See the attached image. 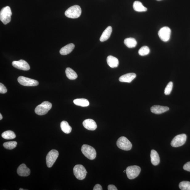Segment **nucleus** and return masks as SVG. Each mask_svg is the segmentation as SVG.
<instances>
[{"label": "nucleus", "mask_w": 190, "mask_h": 190, "mask_svg": "<svg viewBox=\"0 0 190 190\" xmlns=\"http://www.w3.org/2000/svg\"><path fill=\"white\" fill-rule=\"evenodd\" d=\"M12 14L10 7L9 6L4 7L0 12V20L4 24H7L10 22Z\"/></svg>", "instance_id": "f03ea898"}, {"label": "nucleus", "mask_w": 190, "mask_h": 190, "mask_svg": "<svg viewBox=\"0 0 190 190\" xmlns=\"http://www.w3.org/2000/svg\"><path fill=\"white\" fill-rule=\"evenodd\" d=\"M151 161L154 166L158 165L159 163L160 158L157 152L154 150H151Z\"/></svg>", "instance_id": "aec40b11"}, {"label": "nucleus", "mask_w": 190, "mask_h": 190, "mask_svg": "<svg viewBox=\"0 0 190 190\" xmlns=\"http://www.w3.org/2000/svg\"><path fill=\"white\" fill-rule=\"evenodd\" d=\"M18 81L20 84L25 86H35L39 84V82L36 80L23 76L19 77Z\"/></svg>", "instance_id": "9d476101"}, {"label": "nucleus", "mask_w": 190, "mask_h": 190, "mask_svg": "<svg viewBox=\"0 0 190 190\" xmlns=\"http://www.w3.org/2000/svg\"><path fill=\"white\" fill-rule=\"evenodd\" d=\"M17 172L20 176L26 177L29 176L31 173V171L26 164H22L17 169Z\"/></svg>", "instance_id": "ddd939ff"}, {"label": "nucleus", "mask_w": 190, "mask_h": 190, "mask_svg": "<svg viewBox=\"0 0 190 190\" xmlns=\"http://www.w3.org/2000/svg\"><path fill=\"white\" fill-rule=\"evenodd\" d=\"M171 31L168 27H164L160 29L158 32L159 38L164 42L168 41L171 37Z\"/></svg>", "instance_id": "9b49d317"}, {"label": "nucleus", "mask_w": 190, "mask_h": 190, "mask_svg": "<svg viewBox=\"0 0 190 190\" xmlns=\"http://www.w3.org/2000/svg\"><path fill=\"white\" fill-rule=\"evenodd\" d=\"M125 45L129 48H133L135 47L137 44V42L134 38L130 37L125 39L124 41Z\"/></svg>", "instance_id": "4be33fe9"}, {"label": "nucleus", "mask_w": 190, "mask_h": 190, "mask_svg": "<svg viewBox=\"0 0 190 190\" xmlns=\"http://www.w3.org/2000/svg\"><path fill=\"white\" fill-rule=\"evenodd\" d=\"M66 76L70 80H75L77 77V75L73 70L70 68H67L66 70Z\"/></svg>", "instance_id": "393cba45"}, {"label": "nucleus", "mask_w": 190, "mask_h": 190, "mask_svg": "<svg viewBox=\"0 0 190 190\" xmlns=\"http://www.w3.org/2000/svg\"><path fill=\"white\" fill-rule=\"evenodd\" d=\"M83 125L85 128L89 130L93 131L97 128L96 122L92 119H87L85 120L83 122Z\"/></svg>", "instance_id": "4468645a"}, {"label": "nucleus", "mask_w": 190, "mask_h": 190, "mask_svg": "<svg viewBox=\"0 0 190 190\" xmlns=\"http://www.w3.org/2000/svg\"><path fill=\"white\" fill-rule=\"evenodd\" d=\"M112 31V28L111 26H109L102 33L101 37H100V40L101 42H104L106 41L110 36Z\"/></svg>", "instance_id": "f3484780"}, {"label": "nucleus", "mask_w": 190, "mask_h": 190, "mask_svg": "<svg viewBox=\"0 0 190 190\" xmlns=\"http://www.w3.org/2000/svg\"><path fill=\"white\" fill-rule=\"evenodd\" d=\"M73 172L76 178L81 180L85 178L87 174L86 169L81 164L76 165L74 167Z\"/></svg>", "instance_id": "0eeeda50"}, {"label": "nucleus", "mask_w": 190, "mask_h": 190, "mask_svg": "<svg viewBox=\"0 0 190 190\" xmlns=\"http://www.w3.org/2000/svg\"><path fill=\"white\" fill-rule=\"evenodd\" d=\"M136 77V74L134 73H129L122 75L119 78V81L121 82L130 83Z\"/></svg>", "instance_id": "dca6fc26"}, {"label": "nucleus", "mask_w": 190, "mask_h": 190, "mask_svg": "<svg viewBox=\"0 0 190 190\" xmlns=\"http://www.w3.org/2000/svg\"><path fill=\"white\" fill-rule=\"evenodd\" d=\"M74 103L76 105L81 107H87L89 105V101L86 99L81 98L75 99Z\"/></svg>", "instance_id": "b1692460"}, {"label": "nucleus", "mask_w": 190, "mask_h": 190, "mask_svg": "<svg viewBox=\"0 0 190 190\" xmlns=\"http://www.w3.org/2000/svg\"><path fill=\"white\" fill-rule=\"evenodd\" d=\"M141 171V167L137 166H130L127 167L126 172L127 177L134 179L139 176Z\"/></svg>", "instance_id": "423d86ee"}, {"label": "nucleus", "mask_w": 190, "mask_h": 190, "mask_svg": "<svg viewBox=\"0 0 190 190\" xmlns=\"http://www.w3.org/2000/svg\"><path fill=\"white\" fill-rule=\"evenodd\" d=\"M187 139L186 134H182L177 135L175 137L171 142L172 147H178L183 146L185 143Z\"/></svg>", "instance_id": "1a4fd4ad"}, {"label": "nucleus", "mask_w": 190, "mask_h": 190, "mask_svg": "<svg viewBox=\"0 0 190 190\" xmlns=\"http://www.w3.org/2000/svg\"><path fill=\"white\" fill-rule=\"evenodd\" d=\"M19 190H24V189H22V188H20V189H19Z\"/></svg>", "instance_id": "c9c22d12"}, {"label": "nucleus", "mask_w": 190, "mask_h": 190, "mask_svg": "<svg viewBox=\"0 0 190 190\" xmlns=\"http://www.w3.org/2000/svg\"><path fill=\"white\" fill-rule=\"evenodd\" d=\"M93 190H102V187L101 185L99 184H97L94 187Z\"/></svg>", "instance_id": "473e14b6"}, {"label": "nucleus", "mask_w": 190, "mask_h": 190, "mask_svg": "<svg viewBox=\"0 0 190 190\" xmlns=\"http://www.w3.org/2000/svg\"><path fill=\"white\" fill-rule=\"evenodd\" d=\"M59 153L56 150H52L46 156V163L48 167H52L58 158Z\"/></svg>", "instance_id": "6e6552de"}, {"label": "nucleus", "mask_w": 190, "mask_h": 190, "mask_svg": "<svg viewBox=\"0 0 190 190\" xmlns=\"http://www.w3.org/2000/svg\"><path fill=\"white\" fill-rule=\"evenodd\" d=\"M2 136L5 139H12L15 138L16 135L13 131L8 130L3 132Z\"/></svg>", "instance_id": "a878e982"}, {"label": "nucleus", "mask_w": 190, "mask_h": 190, "mask_svg": "<svg viewBox=\"0 0 190 190\" xmlns=\"http://www.w3.org/2000/svg\"><path fill=\"white\" fill-rule=\"evenodd\" d=\"M133 7L134 10L137 12H145L147 10L146 7L144 6L142 2L139 1H135Z\"/></svg>", "instance_id": "412c9836"}, {"label": "nucleus", "mask_w": 190, "mask_h": 190, "mask_svg": "<svg viewBox=\"0 0 190 190\" xmlns=\"http://www.w3.org/2000/svg\"><path fill=\"white\" fill-rule=\"evenodd\" d=\"M17 144V142L16 141L8 142H4L3 146L6 149L12 150L15 148Z\"/></svg>", "instance_id": "bb28decb"}, {"label": "nucleus", "mask_w": 190, "mask_h": 190, "mask_svg": "<svg viewBox=\"0 0 190 190\" xmlns=\"http://www.w3.org/2000/svg\"><path fill=\"white\" fill-rule=\"evenodd\" d=\"M82 153L89 159L93 160L96 158V151L93 147L86 144H84L81 147Z\"/></svg>", "instance_id": "20e7f679"}, {"label": "nucleus", "mask_w": 190, "mask_h": 190, "mask_svg": "<svg viewBox=\"0 0 190 190\" xmlns=\"http://www.w3.org/2000/svg\"><path fill=\"white\" fill-rule=\"evenodd\" d=\"M158 1H160V0H158Z\"/></svg>", "instance_id": "e433bc0d"}, {"label": "nucleus", "mask_w": 190, "mask_h": 190, "mask_svg": "<svg viewBox=\"0 0 190 190\" xmlns=\"http://www.w3.org/2000/svg\"><path fill=\"white\" fill-rule=\"evenodd\" d=\"M60 126L62 131L64 133L69 134L71 133L72 128L67 122L62 121L60 124Z\"/></svg>", "instance_id": "5701e85b"}, {"label": "nucleus", "mask_w": 190, "mask_h": 190, "mask_svg": "<svg viewBox=\"0 0 190 190\" xmlns=\"http://www.w3.org/2000/svg\"><path fill=\"white\" fill-rule=\"evenodd\" d=\"M52 104L49 101H45L37 106L35 111V113L39 116L46 114L52 108Z\"/></svg>", "instance_id": "7ed1b4c3"}, {"label": "nucleus", "mask_w": 190, "mask_h": 190, "mask_svg": "<svg viewBox=\"0 0 190 190\" xmlns=\"http://www.w3.org/2000/svg\"><path fill=\"white\" fill-rule=\"evenodd\" d=\"M2 119V114H0V120H1Z\"/></svg>", "instance_id": "f704fd0d"}, {"label": "nucleus", "mask_w": 190, "mask_h": 190, "mask_svg": "<svg viewBox=\"0 0 190 190\" xmlns=\"http://www.w3.org/2000/svg\"><path fill=\"white\" fill-rule=\"evenodd\" d=\"M183 168L185 171L190 172V162H188L185 164Z\"/></svg>", "instance_id": "2f4dec72"}, {"label": "nucleus", "mask_w": 190, "mask_h": 190, "mask_svg": "<svg viewBox=\"0 0 190 190\" xmlns=\"http://www.w3.org/2000/svg\"><path fill=\"white\" fill-rule=\"evenodd\" d=\"M12 65L15 68L23 71H28L30 69L29 65L24 60L14 61L12 62Z\"/></svg>", "instance_id": "f8f14e48"}, {"label": "nucleus", "mask_w": 190, "mask_h": 190, "mask_svg": "<svg viewBox=\"0 0 190 190\" xmlns=\"http://www.w3.org/2000/svg\"><path fill=\"white\" fill-rule=\"evenodd\" d=\"M180 189L182 190H190V182L188 181H183L179 185Z\"/></svg>", "instance_id": "cd10ccee"}, {"label": "nucleus", "mask_w": 190, "mask_h": 190, "mask_svg": "<svg viewBox=\"0 0 190 190\" xmlns=\"http://www.w3.org/2000/svg\"><path fill=\"white\" fill-rule=\"evenodd\" d=\"M117 145L119 149L126 151H130L132 147L131 142L124 136L120 137L117 142Z\"/></svg>", "instance_id": "39448f33"}, {"label": "nucleus", "mask_w": 190, "mask_h": 190, "mask_svg": "<svg viewBox=\"0 0 190 190\" xmlns=\"http://www.w3.org/2000/svg\"><path fill=\"white\" fill-rule=\"evenodd\" d=\"M173 87V83L172 82H170L167 84L164 90V94L166 95H169L171 94Z\"/></svg>", "instance_id": "c756f323"}, {"label": "nucleus", "mask_w": 190, "mask_h": 190, "mask_svg": "<svg viewBox=\"0 0 190 190\" xmlns=\"http://www.w3.org/2000/svg\"><path fill=\"white\" fill-rule=\"evenodd\" d=\"M107 64L111 68H116L119 65L118 60L111 56H109L107 57Z\"/></svg>", "instance_id": "6ab92c4d"}, {"label": "nucleus", "mask_w": 190, "mask_h": 190, "mask_svg": "<svg viewBox=\"0 0 190 190\" xmlns=\"http://www.w3.org/2000/svg\"><path fill=\"white\" fill-rule=\"evenodd\" d=\"M74 47L75 45L74 44H68L62 48L60 50V53L62 55H64V56L68 55L70 53L73 51Z\"/></svg>", "instance_id": "a211bd4d"}, {"label": "nucleus", "mask_w": 190, "mask_h": 190, "mask_svg": "<svg viewBox=\"0 0 190 190\" xmlns=\"http://www.w3.org/2000/svg\"><path fill=\"white\" fill-rule=\"evenodd\" d=\"M108 190H117L118 189H117L116 187L114 185L110 184L108 186Z\"/></svg>", "instance_id": "72a5a7b5"}, {"label": "nucleus", "mask_w": 190, "mask_h": 190, "mask_svg": "<svg viewBox=\"0 0 190 190\" xmlns=\"http://www.w3.org/2000/svg\"><path fill=\"white\" fill-rule=\"evenodd\" d=\"M169 110L168 107L160 105H154L151 108V111L152 113L157 114H163Z\"/></svg>", "instance_id": "2eb2a0df"}, {"label": "nucleus", "mask_w": 190, "mask_h": 190, "mask_svg": "<svg viewBox=\"0 0 190 190\" xmlns=\"http://www.w3.org/2000/svg\"><path fill=\"white\" fill-rule=\"evenodd\" d=\"M81 7L78 5H75L67 9L65 12V15L69 18L76 19L81 16Z\"/></svg>", "instance_id": "f257e3e1"}, {"label": "nucleus", "mask_w": 190, "mask_h": 190, "mask_svg": "<svg viewBox=\"0 0 190 190\" xmlns=\"http://www.w3.org/2000/svg\"><path fill=\"white\" fill-rule=\"evenodd\" d=\"M150 52V49L148 47L144 46L142 47L138 51L140 56H144L148 55Z\"/></svg>", "instance_id": "c85d7f7f"}, {"label": "nucleus", "mask_w": 190, "mask_h": 190, "mask_svg": "<svg viewBox=\"0 0 190 190\" xmlns=\"http://www.w3.org/2000/svg\"><path fill=\"white\" fill-rule=\"evenodd\" d=\"M7 89L4 85L2 83H0V93L1 94H5L6 93Z\"/></svg>", "instance_id": "7c9ffc66"}]
</instances>
